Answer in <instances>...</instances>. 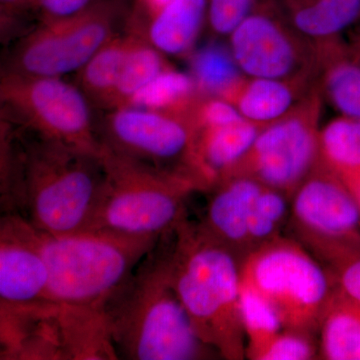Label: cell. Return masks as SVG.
Returning a JSON list of instances; mask_svg holds the SVG:
<instances>
[{
	"label": "cell",
	"instance_id": "9a60e30c",
	"mask_svg": "<svg viewBox=\"0 0 360 360\" xmlns=\"http://www.w3.org/2000/svg\"><path fill=\"white\" fill-rule=\"evenodd\" d=\"M262 129L243 120L225 127L196 129L188 172L201 191H210L231 174Z\"/></svg>",
	"mask_w": 360,
	"mask_h": 360
},
{
	"label": "cell",
	"instance_id": "603a6c76",
	"mask_svg": "<svg viewBox=\"0 0 360 360\" xmlns=\"http://www.w3.org/2000/svg\"><path fill=\"white\" fill-rule=\"evenodd\" d=\"M129 51L113 92L108 110L127 105L129 99L170 66L165 54L146 37L131 33Z\"/></svg>",
	"mask_w": 360,
	"mask_h": 360
},
{
	"label": "cell",
	"instance_id": "836d02e7",
	"mask_svg": "<svg viewBox=\"0 0 360 360\" xmlns=\"http://www.w3.org/2000/svg\"><path fill=\"white\" fill-rule=\"evenodd\" d=\"M340 180L345 184V186L347 187L350 194L354 196L355 201H356L360 208V172L348 175V176L345 177V179Z\"/></svg>",
	"mask_w": 360,
	"mask_h": 360
},
{
	"label": "cell",
	"instance_id": "5bb4252c",
	"mask_svg": "<svg viewBox=\"0 0 360 360\" xmlns=\"http://www.w3.org/2000/svg\"><path fill=\"white\" fill-rule=\"evenodd\" d=\"M264 184L245 176L222 180L210 189L212 195L200 225L206 233L243 257L250 251L248 229L255 201Z\"/></svg>",
	"mask_w": 360,
	"mask_h": 360
},
{
	"label": "cell",
	"instance_id": "d6986e66",
	"mask_svg": "<svg viewBox=\"0 0 360 360\" xmlns=\"http://www.w3.org/2000/svg\"><path fill=\"white\" fill-rule=\"evenodd\" d=\"M319 352L328 360H360V302L335 286L319 322Z\"/></svg>",
	"mask_w": 360,
	"mask_h": 360
},
{
	"label": "cell",
	"instance_id": "484cf974",
	"mask_svg": "<svg viewBox=\"0 0 360 360\" xmlns=\"http://www.w3.org/2000/svg\"><path fill=\"white\" fill-rule=\"evenodd\" d=\"M240 305L246 335V357L259 360L271 341L283 330V326L271 304L243 284Z\"/></svg>",
	"mask_w": 360,
	"mask_h": 360
},
{
	"label": "cell",
	"instance_id": "52a82bcc",
	"mask_svg": "<svg viewBox=\"0 0 360 360\" xmlns=\"http://www.w3.org/2000/svg\"><path fill=\"white\" fill-rule=\"evenodd\" d=\"M0 101L4 112L25 131L101 155L89 98L63 78L7 71L0 82Z\"/></svg>",
	"mask_w": 360,
	"mask_h": 360
},
{
	"label": "cell",
	"instance_id": "83f0119b",
	"mask_svg": "<svg viewBox=\"0 0 360 360\" xmlns=\"http://www.w3.org/2000/svg\"><path fill=\"white\" fill-rule=\"evenodd\" d=\"M317 349L311 333L283 329L259 360H309L316 356Z\"/></svg>",
	"mask_w": 360,
	"mask_h": 360
},
{
	"label": "cell",
	"instance_id": "3957f363",
	"mask_svg": "<svg viewBox=\"0 0 360 360\" xmlns=\"http://www.w3.org/2000/svg\"><path fill=\"white\" fill-rule=\"evenodd\" d=\"M18 136L25 219L47 236L89 231L103 186L101 155L25 130Z\"/></svg>",
	"mask_w": 360,
	"mask_h": 360
},
{
	"label": "cell",
	"instance_id": "d6a6232c",
	"mask_svg": "<svg viewBox=\"0 0 360 360\" xmlns=\"http://www.w3.org/2000/svg\"><path fill=\"white\" fill-rule=\"evenodd\" d=\"M172 1V0H134V8L137 15L146 16L148 20Z\"/></svg>",
	"mask_w": 360,
	"mask_h": 360
},
{
	"label": "cell",
	"instance_id": "f546056e",
	"mask_svg": "<svg viewBox=\"0 0 360 360\" xmlns=\"http://www.w3.org/2000/svg\"><path fill=\"white\" fill-rule=\"evenodd\" d=\"M260 0H208L207 23L219 35H229Z\"/></svg>",
	"mask_w": 360,
	"mask_h": 360
},
{
	"label": "cell",
	"instance_id": "5b68a950",
	"mask_svg": "<svg viewBox=\"0 0 360 360\" xmlns=\"http://www.w3.org/2000/svg\"><path fill=\"white\" fill-rule=\"evenodd\" d=\"M104 180L89 231L160 238L186 219V203L198 182L101 146Z\"/></svg>",
	"mask_w": 360,
	"mask_h": 360
},
{
	"label": "cell",
	"instance_id": "4316f807",
	"mask_svg": "<svg viewBox=\"0 0 360 360\" xmlns=\"http://www.w3.org/2000/svg\"><path fill=\"white\" fill-rule=\"evenodd\" d=\"M288 198L276 189L264 187L255 201L248 229V253L277 238V232L288 214Z\"/></svg>",
	"mask_w": 360,
	"mask_h": 360
},
{
	"label": "cell",
	"instance_id": "9c48e42d",
	"mask_svg": "<svg viewBox=\"0 0 360 360\" xmlns=\"http://www.w3.org/2000/svg\"><path fill=\"white\" fill-rule=\"evenodd\" d=\"M319 108L321 96L312 89L290 115L262 127L225 179L250 177L291 198L319 165Z\"/></svg>",
	"mask_w": 360,
	"mask_h": 360
},
{
	"label": "cell",
	"instance_id": "7c38bea8",
	"mask_svg": "<svg viewBox=\"0 0 360 360\" xmlns=\"http://www.w3.org/2000/svg\"><path fill=\"white\" fill-rule=\"evenodd\" d=\"M101 146L168 172L191 176L196 129L191 116L123 106L111 110L97 131Z\"/></svg>",
	"mask_w": 360,
	"mask_h": 360
},
{
	"label": "cell",
	"instance_id": "ba28073f",
	"mask_svg": "<svg viewBox=\"0 0 360 360\" xmlns=\"http://www.w3.org/2000/svg\"><path fill=\"white\" fill-rule=\"evenodd\" d=\"M129 8V0H96L82 13L47 21L21 40L9 71L61 77L79 71L106 42Z\"/></svg>",
	"mask_w": 360,
	"mask_h": 360
},
{
	"label": "cell",
	"instance_id": "d590c367",
	"mask_svg": "<svg viewBox=\"0 0 360 360\" xmlns=\"http://www.w3.org/2000/svg\"><path fill=\"white\" fill-rule=\"evenodd\" d=\"M34 0H26V2H27L28 6H30V8H32V4Z\"/></svg>",
	"mask_w": 360,
	"mask_h": 360
},
{
	"label": "cell",
	"instance_id": "1f68e13d",
	"mask_svg": "<svg viewBox=\"0 0 360 360\" xmlns=\"http://www.w3.org/2000/svg\"><path fill=\"white\" fill-rule=\"evenodd\" d=\"M336 285L360 302V253L350 255L333 265Z\"/></svg>",
	"mask_w": 360,
	"mask_h": 360
},
{
	"label": "cell",
	"instance_id": "d4e9b609",
	"mask_svg": "<svg viewBox=\"0 0 360 360\" xmlns=\"http://www.w3.org/2000/svg\"><path fill=\"white\" fill-rule=\"evenodd\" d=\"M191 70L201 94L221 98H226L245 77L229 47L215 44L194 52Z\"/></svg>",
	"mask_w": 360,
	"mask_h": 360
},
{
	"label": "cell",
	"instance_id": "f1b7e54d",
	"mask_svg": "<svg viewBox=\"0 0 360 360\" xmlns=\"http://www.w3.org/2000/svg\"><path fill=\"white\" fill-rule=\"evenodd\" d=\"M188 116L196 129L233 124L245 120L238 108L221 97L201 94Z\"/></svg>",
	"mask_w": 360,
	"mask_h": 360
},
{
	"label": "cell",
	"instance_id": "4fadbf2b",
	"mask_svg": "<svg viewBox=\"0 0 360 360\" xmlns=\"http://www.w3.org/2000/svg\"><path fill=\"white\" fill-rule=\"evenodd\" d=\"M41 232L25 217L4 214L0 221V310H18L49 302V272Z\"/></svg>",
	"mask_w": 360,
	"mask_h": 360
},
{
	"label": "cell",
	"instance_id": "6da1fadb",
	"mask_svg": "<svg viewBox=\"0 0 360 360\" xmlns=\"http://www.w3.org/2000/svg\"><path fill=\"white\" fill-rule=\"evenodd\" d=\"M167 233L104 307L118 359L219 356L200 340L174 290L168 265Z\"/></svg>",
	"mask_w": 360,
	"mask_h": 360
},
{
	"label": "cell",
	"instance_id": "30bf717a",
	"mask_svg": "<svg viewBox=\"0 0 360 360\" xmlns=\"http://www.w3.org/2000/svg\"><path fill=\"white\" fill-rule=\"evenodd\" d=\"M229 37L245 77L309 82L321 70V51L296 32L278 0H260Z\"/></svg>",
	"mask_w": 360,
	"mask_h": 360
},
{
	"label": "cell",
	"instance_id": "8992f818",
	"mask_svg": "<svg viewBox=\"0 0 360 360\" xmlns=\"http://www.w3.org/2000/svg\"><path fill=\"white\" fill-rule=\"evenodd\" d=\"M240 278L276 309L283 329L311 335L336 286L300 243L278 236L243 257Z\"/></svg>",
	"mask_w": 360,
	"mask_h": 360
},
{
	"label": "cell",
	"instance_id": "4dcf8cb0",
	"mask_svg": "<svg viewBox=\"0 0 360 360\" xmlns=\"http://www.w3.org/2000/svg\"><path fill=\"white\" fill-rule=\"evenodd\" d=\"M96 0H34L32 8L41 15L42 21L65 20L82 13Z\"/></svg>",
	"mask_w": 360,
	"mask_h": 360
},
{
	"label": "cell",
	"instance_id": "ac0fdd59",
	"mask_svg": "<svg viewBox=\"0 0 360 360\" xmlns=\"http://www.w3.org/2000/svg\"><path fill=\"white\" fill-rule=\"evenodd\" d=\"M208 0H172L149 18L146 39L167 56L191 51L207 21Z\"/></svg>",
	"mask_w": 360,
	"mask_h": 360
},
{
	"label": "cell",
	"instance_id": "e0dca14e",
	"mask_svg": "<svg viewBox=\"0 0 360 360\" xmlns=\"http://www.w3.org/2000/svg\"><path fill=\"white\" fill-rule=\"evenodd\" d=\"M291 25L317 49L360 20V0H278Z\"/></svg>",
	"mask_w": 360,
	"mask_h": 360
},
{
	"label": "cell",
	"instance_id": "cb8c5ba5",
	"mask_svg": "<svg viewBox=\"0 0 360 360\" xmlns=\"http://www.w3.org/2000/svg\"><path fill=\"white\" fill-rule=\"evenodd\" d=\"M319 163L340 179L360 172V120L341 115L321 129Z\"/></svg>",
	"mask_w": 360,
	"mask_h": 360
},
{
	"label": "cell",
	"instance_id": "7a4b0ae2",
	"mask_svg": "<svg viewBox=\"0 0 360 360\" xmlns=\"http://www.w3.org/2000/svg\"><path fill=\"white\" fill-rule=\"evenodd\" d=\"M167 241L172 284L196 333L222 359H245L238 257L187 219Z\"/></svg>",
	"mask_w": 360,
	"mask_h": 360
},
{
	"label": "cell",
	"instance_id": "2e32d148",
	"mask_svg": "<svg viewBox=\"0 0 360 360\" xmlns=\"http://www.w3.org/2000/svg\"><path fill=\"white\" fill-rule=\"evenodd\" d=\"M309 82L248 77L241 80L226 101L238 108L245 120L264 127L295 110L310 92Z\"/></svg>",
	"mask_w": 360,
	"mask_h": 360
},
{
	"label": "cell",
	"instance_id": "e575fe53",
	"mask_svg": "<svg viewBox=\"0 0 360 360\" xmlns=\"http://www.w3.org/2000/svg\"><path fill=\"white\" fill-rule=\"evenodd\" d=\"M349 51L352 56L360 63V37L356 40V42H355L354 49H349Z\"/></svg>",
	"mask_w": 360,
	"mask_h": 360
},
{
	"label": "cell",
	"instance_id": "8fae6325",
	"mask_svg": "<svg viewBox=\"0 0 360 360\" xmlns=\"http://www.w3.org/2000/svg\"><path fill=\"white\" fill-rule=\"evenodd\" d=\"M300 236L331 264L360 253V208L336 175L316 165L292 195Z\"/></svg>",
	"mask_w": 360,
	"mask_h": 360
},
{
	"label": "cell",
	"instance_id": "7402d4cb",
	"mask_svg": "<svg viewBox=\"0 0 360 360\" xmlns=\"http://www.w3.org/2000/svg\"><path fill=\"white\" fill-rule=\"evenodd\" d=\"M200 96L191 75L169 68L137 91L125 106L188 116Z\"/></svg>",
	"mask_w": 360,
	"mask_h": 360
},
{
	"label": "cell",
	"instance_id": "44dd1931",
	"mask_svg": "<svg viewBox=\"0 0 360 360\" xmlns=\"http://www.w3.org/2000/svg\"><path fill=\"white\" fill-rule=\"evenodd\" d=\"M131 35H115L78 72L79 89L101 108H110L113 92L129 51Z\"/></svg>",
	"mask_w": 360,
	"mask_h": 360
},
{
	"label": "cell",
	"instance_id": "277c9868",
	"mask_svg": "<svg viewBox=\"0 0 360 360\" xmlns=\"http://www.w3.org/2000/svg\"><path fill=\"white\" fill-rule=\"evenodd\" d=\"M41 236L49 272V302L99 312L160 240L103 231Z\"/></svg>",
	"mask_w": 360,
	"mask_h": 360
},
{
	"label": "cell",
	"instance_id": "ffe728a7",
	"mask_svg": "<svg viewBox=\"0 0 360 360\" xmlns=\"http://www.w3.org/2000/svg\"><path fill=\"white\" fill-rule=\"evenodd\" d=\"M322 89L341 115L360 120V63L340 44L322 58Z\"/></svg>",
	"mask_w": 360,
	"mask_h": 360
}]
</instances>
